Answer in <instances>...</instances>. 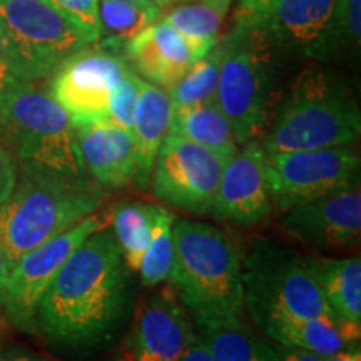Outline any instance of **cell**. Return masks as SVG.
<instances>
[{"mask_svg":"<svg viewBox=\"0 0 361 361\" xmlns=\"http://www.w3.org/2000/svg\"><path fill=\"white\" fill-rule=\"evenodd\" d=\"M114 234L92 233L40 298L35 328L49 341L92 350L112 338L129 303V276Z\"/></svg>","mask_w":361,"mask_h":361,"instance_id":"6da1fadb","label":"cell"},{"mask_svg":"<svg viewBox=\"0 0 361 361\" xmlns=\"http://www.w3.org/2000/svg\"><path fill=\"white\" fill-rule=\"evenodd\" d=\"M173 241L169 279L200 329L241 319L243 258L233 238L201 221L176 219Z\"/></svg>","mask_w":361,"mask_h":361,"instance_id":"7a4b0ae2","label":"cell"},{"mask_svg":"<svg viewBox=\"0 0 361 361\" xmlns=\"http://www.w3.org/2000/svg\"><path fill=\"white\" fill-rule=\"evenodd\" d=\"M104 189L89 176L20 166V179L0 204V255L8 269L25 252L97 213Z\"/></svg>","mask_w":361,"mask_h":361,"instance_id":"3957f363","label":"cell"},{"mask_svg":"<svg viewBox=\"0 0 361 361\" xmlns=\"http://www.w3.org/2000/svg\"><path fill=\"white\" fill-rule=\"evenodd\" d=\"M356 99L335 72L306 69L273 114L261 146L266 152L345 147L360 139Z\"/></svg>","mask_w":361,"mask_h":361,"instance_id":"277c9868","label":"cell"},{"mask_svg":"<svg viewBox=\"0 0 361 361\" xmlns=\"http://www.w3.org/2000/svg\"><path fill=\"white\" fill-rule=\"evenodd\" d=\"M245 308L263 329L290 318H313L331 313L311 266L281 243L256 238L241 261Z\"/></svg>","mask_w":361,"mask_h":361,"instance_id":"5b68a950","label":"cell"},{"mask_svg":"<svg viewBox=\"0 0 361 361\" xmlns=\"http://www.w3.org/2000/svg\"><path fill=\"white\" fill-rule=\"evenodd\" d=\"M0 144L20 166L87 176L69 114L34 84L17 82L0 94Z\"/></svg>","mask_w":361,"mask_h":361,"instance_id":"8992f818","label":"cell"},{"mask_svg":"<svg viewBox=\"0 0 361 361\" xmlns=\"http://www.w3.org/2000/svg\"><path fill=\"white\" fill-rule=\"evenodd\" d=\"M96 40L94 30L49 0H0V44L19 82L49 78Z\"/></svg>","mask_w":361,"mask_h":361,"instance_id":"52a82bcc","label":"cell"},{"mask_svg":"<svg viewBox=\"0 0 361 361\" xmlns=\"http://www.w3.org/2000/svg\"><path fill=\"white\" fill-rule=\"evenodd\" d=\"M221 44L216 104L238 144L258 141L273 119L274 49L252 24H236Z\"/></svg>","mask_w":361,"mask_h":361,"instance_id":"ba28073f","label":"cell"},{"mask_svg":"<svg viewBox=\"0 0 361 361\" xmlns=\"http://www.w3.org/2000/svg\"><path fill=\"white\" fill-rule=\"evenodd\" d=\"M271 202L288 211L303 202L358 186L360 157L345 147L266 152Z\"/></svg>","mask_w":361,"mask_h":361,"instance_id":"9c48e42d","label":"cell"},{"mask_svg":"<svg viewBox=\"0 0 361 361\" xmlns=\"http://www.w3.org/2000/svg\"><path fill=\"white\" fill-rule=\"evenodd\" d=\"M226 162L211 149L169 133L157 151L149 184L166 204L189 214H207Z\"/></svg>","mask_w":361,"mask_h":361,"instance_id":"30bf717a","label":"cell"},{"mask_svg":"<svg viewBox=\"0 0 361 361\" xmlns=\"http://www.w3.org/2000/svg\"><path fill=\"white\" fill-rule=\"evenodd\" d=\"M104 228L106 218L97 213L90 214L67 231L25 252L8 269L2 308L6 310L12 324L24 331L35 328L34 322L39 301L59 269L90 234Z\"/></svg>","mask_w":361,"mask_h":361,"instance_id":"8fae6325","label":"cell"},{"mask_svg":"<svg viewBox=\"0 0 361 361\" xmlns=\"http://www.w3.org/2000/svg\"><path fill=\"white\" fill-rule=\"evenodd\" d=\"M345 0H274L255 22L273 49L326 61L341 44Z\"/></svg>","mask_w":361,"mask_h":361,"instance_id":"7c38bea8","label":"cell"},{"mask_svg":"<svg viewBox=\"0 0 361 361\" xmlns=\"http://www.w3.org/2000/svg\"><path fill=\"white\" fill-rule=\"evenodd\" d=\"M128 69L121 54L87 45L54 72L51 96L64 107L72 123H107L111 92Z\"/></svg>","mask_w":361,"mask_h":361,"instance_id":"4fadbf2b","label":"cell"},{"mask_svg":"<svg viewBox=\"0 0 361 361\" xmlns=\"http://www.w3.org/2000/svg\"><path fill=\"white\" fill-rule=\"evenodd\" d=\"M194 333L178 295L164 288L137 306L116 361H179Z\"/></svg>","mask_w":361,"mask_h":361,"instance_id":"5bb4252c","label":"cell"},{"mask_svg":"<svg viewBox=\"0 0 361 361\" xmlns=\"http://www.w3.org/2000/svg\"><path fill=\"white\" fill-rule=\"evenodd\" d=\"M226 162L213 204L216 219L251 226L264 219L271 211V194L266 176V151L259 141L241 144Z\"/></svg>","mask_w":361,"mask_h":361,"instance_id":"9a60e30c","label":"cell"},{"mask_svg":"<svg viewBox=\"0 0 361 361\" xmlns=\"http://www.w3.org/2000/svg\"><path fill=\"white\" fill-rule=\"evenodd\" d=\"M284 233L316 250L346 246L361 229L358 186L290 207L281 221Z\"/></svg>","mask_w":361,"mask_h":361,"instance_id":"2e32d148","label":"cell"},{"mask_svg":"<svg viewBox=\"0 0 361 361\" xmlns=\"http://www.w3.org/2000/svg\"><path fill=\"white\" fill-rule=\"evenodd\" d=\"M202 54L164 20H156L126 44L124 61L146 82L169 90Z\"/></svg>","mask_w":361,"mask_h":361,"instance_id":"e0dca14e","label":"cell"},{"mask_svg":"<svg viewBox=\"0 0 361 361\" xmlns=\"http://www.w3.org/2000/svg\"><path fill=\"white\" fill-rule=\"evenodd\" d=\"M173 102L166 89L141 80L137 106H135L133 133L135 146V186L146 189L162 141L169 134Z\"/></svg>","mask_w":361,"mask_h":361,"instance_id":"ac0fdd59","label":"cell"},{"mask_svg":"<svg viewBox=\"0 0 361 361\" xmlns=\"http://www.w3.org/2000/svg\"><path fill=\"white\" fill-rule=\"evenodd\" d=\"M264 333L279 345L295 346L328 358L360 341L361 323L346 322L335 313H328L313 318L283 319L266 328Z\"/></svg>","mask_w":361,"mask_h":361,"instance_id":"d6986e66","label":"cell"},{"mask_svg":"<svg viewBox=\"0 0 361 361\" xmlns=\"http://www.w3.org/2000/svg\"><path fill=\"white\" fill-rule=\"evenodd\" d=\"M169 133L211 149L224 161L231 159L238 151L231 126L216 101L173 107Z\"/></svg>","mask_w":361,"mask_h":361,"instance_id":"ffe728a7","label":"cell"},{"mask_svg":"<svg viewBox=\"0 0 361 361\" xmlns=\"http://www.w3.org/2000/svg\"><path fill=\"white\" fill-rule=\"evenodd\" d=\"M311 266L331 313L361 323V259H314Z\"/></svg>","mask_w":361,"mask_h":361,"instance_id":"44dd1931","label":"cell"},{"mask_svg":"<svg viewBox=\"0 0 361 361\" xmlns=\"http://www.w3.org/2000/svg\"><path fill=\"white\" fill-rule=\"evenodd\" d=\"M159 6H137L124 0H97L99 39L102 47L119 54L126 44L159 19Z\"/></svg>","mask_w":361,"mask_h":361,"instance_id":"7402d4cb","label":"cell"},{"mask_svg":"<svg viewBox=\"0 0 361 361\" xmlns=\"http://www.w3.org/2000/svg\"><path fill=\"white\" fill-rule=\"evenodd\" d=\"M157 206L139 201H124L111 214L112 234L129 271H137L151 239Z\"/></svg>","mask_w":361,"mask_h":361,"instance_id":"603a6c76","label":"cell"},{"mask_svg":"<svg viewBox=\"0 0 361 361\" xmlns=\"http://www.w3.org/2000/svg\"><path fill=\"white\" fill-rule=\"evenodd\" d=\"M233 0H197L171 11L162 20L173 25L202 54L218 44V34Z\"/></svg>","mask_w":361,"mask_h":361,"instance_id":"cb8c5ba5","label":"cell"},{"mask_svg":"<svg viewBox=\"0 0 361 361\" xmlns=\"http://www.w3.org/2000/svg\"><path fill=\"white\" fill-rule=\"evenodd\" d=\"M200 335L213 361H273V343L256 335L243 319L202 328Z\"/></svg>","mask_w":361,"mask_h":361,"instance_id":"d4e9b609","label":"cell"},{"mask_svg":"<svg viewBox=\"0 0 361 361\" xmlns=\"http://www.w3.org/2000/svg\"><path fill=\"white\" fill-rule=\"evenodd\" d=\"M221 59H223V44L218 42L184 72L183 78L168 90L173 107L216 101Z\"/></svg>","mask_w":361,"mask_h":361,"instance_id":"484cf974","label":"cell"},{"mask_svg":"<svg viewBox=\"0 0 361 361\" xmlns=\"http://www.w3.org/2000/svg\"><path fill=\"white\" fill-rule=\"evenodd\" d=\"M176 219L178 218L171 211L157 206L151 239L137 269L141 273L144 286L156 288L157 284L169 279L174 261L173 226Z\"/></svg>","mask_w":361,"mask_h":361,"instance_id":"4316f807","label":"cell"},{"mask_svg":"<svg viewBox=\"0 0 361 361\" xmlns=\"http://www.w3.org/2000/svg\"><path fill=\"white\" fill-rule=\"evenodd\" d=\"M141 80L142 79L130 67L124 72V75L111 92L109 104H107V123L128 130L133 129Z\"/></svg>","mask_w":361,"mask_h":361,"instance_id":"83f0119b","label":"cell"},{"mask_svg":"<svg viewBox=\"0 0 361 361\" xmlns=\"http://www.w3.org/2000/svg\"><path fill=\"white\" fill-rule=\"evenodd\" d=\"M361 39V0H345L341 13L343 49H360Z\"/></svg>","mask_w":361,"mask_h":361,"instance_id":"f1b7e54d","label":"cell"},{"mask_svg":"<svg viewBox=\"0 0 361 361\" xmlns=\"http://www.w3.org/2000/svg\"><path fill=\"white\" fill-rule=\"evenodd\" d=\"M49 2L99 35L97 0H49Z\"/></svg>","mask_w":361,"mask_h":361,"instance_id":"f546056e","label":"cell"},{"mask_svg":"<svg viewBox=\"0 0 361 361\" xmlns=\"http://www.w3.org/2000/svg\"><path fill=\"white\" fill-rule=\"evenodd\" d=\"M19 178V171H17V161L7 151L6 147L0 144V204L7 201L11 196L13 188L17 184Z\"/></svg>","mask_w":361,"mask_h":361,"instance_id":"4dcf8cb0","label":"cell"},{"mask_svg":"<svg viewBox=\"0 0 361 361\" xmlns=\"http://www.w3.org/2000/svg\"><path fill=\"white\" fill-rule=\"evenodd\" d=\"M274 0H238L236 24H250L255 22L261 13L269 8Z\"/></svg>","mask_w":361,"mask_h":361,"instance_id":"1f68e13d","label":"cell"},{"mask_svg":"<svg viewBox=\"0 0 361 361\" xmlns=\"http://www.w3.org/2000/svg\"><path fill=\"white\" fill-rule=\"evenodd\" d=\"M323 356L311 351L295 348V346L279 345L273 341V361H323Z\"/></svg>","mask_w":361,"mask_h":361,"instance_id":"d6a6232c","label":"cell"},{"mask_svg":"<svg viewBox=\"0 0 361 361\" xmlns=\"http://www.w3.org/2000/svg\"><path fill=\"white\" fill-rule=\"evenodd\" d=\"M179 361H213L209 350H207V345L201 335L194 333V336L191 338V341H189Z\"/></svg>","mask_w":361,"mask_h":361,"instance_id":"836d02e7","label":"cell"},{"mask_svg":"<svg viewBox=\"0 0 361 361\" xmlns=\"http://www.w3.org/2000/svg\"><path fill=\"white\" fill-rule=\"evenodd\" d=\"M17 82H19V80L12 75L11 67H8V64H7L6 54H4L2 44H0V94L6 92L7 89H11L12 85Z\"/></svg>","mask_w":361,"mask_h":361,"instance_id":"e575fe53","label":"cell"},{"mask_svg":"<svg viewBox=\"0 0 361 361\" xmlns=\"http://www.w3.org/2000/svg\"><path fill=\"white\" fill-rule=\"evenodd\" d=\"M0 361H47L44 358H39V356L25 353L22 350H7L0 351Z\"/></svg>","mask_w":361,"mask_h":361,"instance_id":"d590c367","label":"cell"},{"mask_svg":"<svg viewBox=\"0 0 361 361\" xmlns=\"http://www.w3.org/2000/svg\"><path fill=\"white\" fill-rule=\"evenodd\" d=\"M323 361H361V353L358 348H346L343 351H338L335 355L328 356V358H324Z\"/></svg>","mask_w":361,"mask_h":361,"instance_id":"8d00e7d4","label":"cell"},{"mask_svg":"<svg viewBox=\"0 0 361 361\" xmlns=\"http://www.w3.org/2000/svg\"><path fill=\"white\" fill-rule=\"evenodd\" d=\"M8 276V266L4 259V256L0 255V308H2L4 303V293H6V281Z\"/></svg>","mask_w":361,"mask_h":361,"instance_id":"74e56055","label":"cell"},{"mask_svg":"<svg viewBox=\"0 0 361 361\" xmlns=\"http://www.w3.org/2000/svg\"><path fill=\"white\" fill-rule=\"evenodd\" d=\"M124 2H130V4H137V6H157L156 0H124Z\"/></svg>","mask_w":361,"mask_h":361,"instance_id":"f35d334b","label":"cell"},{"mask_svg":"<svg viewBox=\"0 0 361 361\" xmlns=\"http://www.w3.org/2000/svg\"><path fill=\"white\" fill-rule=\"evenodd\" d=\"M157 6L162 7V6H168V4H174V2H188V0H156Z\"/></svg>","mask_w":361,"mask_h":361,"instance_id":"ab89813d","label":"cell"}]
</instances>
